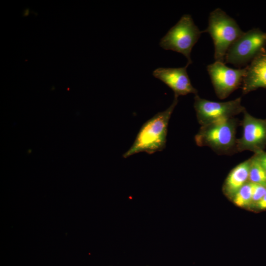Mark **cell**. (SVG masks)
Listing matches in <instances>:
<instances>
[{
  "instance_id": "cell-1",
  "label": "cell",
  "mask_w": 266,
  "mask_h": 266,
  "mask_svg": "<svg viewBox=\"0 0 266 266\" xmlns=\"http://www.w3.org/2000/svg\"><path fill=\"white\" fill-rule=\"evenodd\" d=\"M177 103L178 98L174 97L166 109L156 114L142 125L133 145L123 155L124 158L140 152L152 154L166 148L168 122Z\"/></svg>"
},
{
  "instance_id": "cell-2",
  "label": "cell",
  "mask_w": 266,
  "mask_h": 266,
  "mask_svg": "<svg viewBox=\"0 0 266 266\" xmlns=\"http://www.w3.org/2000/svg\"><path fill=\"white\" fill-rule=\"evenodd\" d=\"M238 120L235 117L218 120L201 126L195 136L196 144L207 146L219 155L236 153V132Z\"/></svg>"
},
{
  "instance_id": "cell-3",
  "label": "cell",
  "mask_w": 266,
  "mask_h": 266,
  "mask_svg": "<svg viewBox=\"0 0 266 266\" xmlns=\"http://www.w3.org/2000/svg\"><path fill=\"white\" fill-rule=\"evenodd\" d=\"M202 32L213 40L215 61L224 63L231 45L244 33L235 20L219 8L210 13L208 27Z\"/></svg>"
},
{
  "instance_id": "cell-4",
  "label": "cell",
  "mask_w": 266,
  "mask_h": 266,
  "mask_svg": "<svg viewBox=\"0 0 266 266\" xmlns=\"http://www.w3.org/2000/svg\"><path fill=\"white\" fill-rule=\"evenodd\" d=\"M202 31L200 30L190 14H184L160 40V46L183 54L187 59V64L192 63L191 53Z\"/></svg>"
},
{
  "instance_id": "cell-5",
  "label": "cell",
  "mask_w": 266,
  "mask_h": 266,
  "mask_svg": "<svg viewBox=\"0 0 266 266\" xmlns=\"http://www.w3.org/2000/svg\"><path fill=\"white\" fill-rule=\"evenodd\" d=\"M266 33L253 28L244 33L230 47L224 63L239 67L247 66L257 56L266 50Z\"/></svg>"
},
{
  "instance_id": "cell-6",
  "label": "cell",
  "mask_w": 266,
  "mask_h": 266,
  "mask_svg": "<svg viewBox=\"0 0 266 266\" xmlns=\"http://www.w3.org/2000/svg\"><path fill=\"white\" fill-rule=\"evenodd\" d=\"M194 107L199 123L203 126L218 120L234 117L245 110L241 98L226 102H216L200 98L196 95Z\"/></svg>"
},
{
  "instance_id": "cell-7",
  "label": "cell",
  "mask_w": 266,
  "mask_h": 266,
  "mask_svg": "<svg viewBox=\"0 0 266 266\" xmlns=\"http://www.w3.org/2000/svg\"><path fill=\"white\" fill-rule=\"evenodd\" d=\"M246 69V66L243 68H232L224 62L218 61L207 66L215 94L219 99L227 98L241 87Z\"/></svg>"
},
{
  "instance_id": "cell-8",
  "label": "cell",
  "mask_w": 266,
  "mask_h": 266,
  "mask_svg": "<svg viewBox=\"0 0 266 266\" xmlns=\"http://www.w3.org/2000/svg\"><path fill=\"white\" fill-rule=\"evenodd\" d=\"M243 113L240 123L242 134L236 140L237 152L248 150L255 154L264 151L266 147V119L255 118L246 109Z\"/></svg>"
},
{
  "instance_id": "cell-9",
  "label": "cell",
  "mask_w": 266,
  "mask_h": 266,
  "mask_svg": "<svg viewBox=\"0 0 266 266\" xmlns=\"http://www.w3.org/2000/svg\"><path fill=\"white\" fill-rule=\"evenodd\" d=\"M188 66L186 64L184 67L178 68L159 67L153 71L152 75L170 88L175 97L189 94L196 95L198 91L192 85L187 72Z\"/></svg>"
},
{
  "instance_id": "cell-10",
  "label": "cell",
  "mask_w": 266,
  "mask_h": 266,
  "mask_svg": "<svg viewBox=\"0 0 266 266\" xmlns=\"http://www.w3.org/2000/svg\"><path fill=\"white\" fill-rule=\"evenodd\" d=\"M241 86L243 95L259 88L266 89V50L257 56L247 66Z\"/></svg>"
},
{
  "instance_id": "cell-11",
  "label": "cell",
  "mask_w": 266,
  "mask_h": 266,
  "mask_svg": "<svg viewBox=\"0 0 266 266\" xmlns=\"http://www.w3.org/2000/svg\"><path fill=\"white\" fill-rule=\"evenodd\" d=\"M251 158L239 164L228 174L224 185V191L233 198L235 193L248 182Z\"/></svg>"
},
{
  "instance_id": "cell-12",
  "label": "cell",
  "mask_w": 266,
  "mask_h": 266,
  "mask_svg": "<svg viewBox=\"0 0 266 266\" xmlns=\"http://www.w3.org/2000/svg\"><path fill=\"white\" fill-rule=\"evenodd\" d=\"M248 182L266 186V172L256 154L251 157Z\"/></svg>"
},
{
  "instance_id": "cell-13",
  "label": "cell",
  "mask_w": 266,
  "mask_h": 266,
  "mask_svg": "<svg viewBox=\"0 0 266 266\" xmlns=\"http://www.w3.org/2000/svg\"><path fill=\"white\" fill-rule=\"evenodd\" d=\"M254 184L250 182L244 185L233 196L234 203L240 207L252 205Z\"/></svg>"
},
{
  "instance_id": "cell-14",
  "label": "cell",
  "mask_w": 266,
  "mask_h": 266,
  "mask_svg": "<svg viewBox=\"0 0 266 266\" xmlns=\"http://www.w3.org/2000/svg\"><path fill=\"white\" fill-rule=\"evenodd\" d=\"M253 184L254 188L252 205L256 206L266 193V186L260 184Z\"/></svg>"
},
{
  "instance_id": "cell-15",
  "label": "cell",
  "mask_w": 266,
  "mask_h": 266,
  "mask_svg": "<svg viewBox=\"0 0 266 266\" xmlns=\"http://www.w3.org/2000/svg\"><path fill=\"white\" fill-rule=\"evenodd\" d=\"M255 154L266 172V152L263 151Z\"/></svg>"
},
{
  "instance_id": "cell-16",
  "label": "cell",
  "mask_w": 266,
  "mask_h": 266,
  "mask_svg": "<svg viewBox=\"0 0 266 266\" xmlns=\"http://www.w3.org/2000/svg\"><path fill=\"white\" fill-rule=\"evenodd\" d=\"M255 206L260 210L266 209V193L263 198L258 202Z\"/></svg>"
},
{
  "instance_id": "cell-17",
  "label": "cell",
  "mask_w": 266,
  "mask_h": 266,
  "mask_svg": "<svg viewBox=\"0 0 266 266\" xmlns=\"http://www.w3.org/2000/svg\"><path fill=\"white\" fill-rule=\"evenodd\" d=\"M28 13H29V10H26L25 11V12L24 13V15L25 16H27L28 15Z\"/></svg>"
}]
</instances>
